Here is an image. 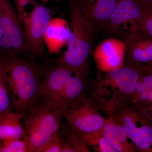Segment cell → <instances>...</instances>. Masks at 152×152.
<instances>
[{"label": "cell", "instance_id": "cell-2", "mask_svg": "<svg viewBox=\"0 0 152 152\" xmlns=\"http://www.w3.org/2000/svg\"><path fill=\"white\" fill-rule=\"evenodd\" d=\"M70 33L66 50L55 61L74 74L86 76L88 62L92 51L98 28L87 15L79 0H72L69 6Z\"/></svg>", "mask_w": 152, "mask_h": 152}, {"label": "cell", "instance_id": "cell-28", "mask_svg": "<svg viewBox=\"0 0 152 152\" xmlns=\"http://www.w3.org/2000/svg\"><path fill=\"white\" fill-rule=\"evenodd\" d=\"M136 1L144 7L152 9V0H136Z\"/></svg>", "mask_w": 152, "mask_h": 152}, {"label": "cell", "instance_id": "cell-29", "mask_svg": "<svg viewBox=\"0 0 152 152\" xmlns=\"http://www.w3.org/2000/svg\"><path fill=\"white\" fill-rule=\"evenodd\" d=\"M148 102L152 103V89L148 90Z\"/></svg>", "mask_w": 152, "mask_h": 152}, {"label": "cell", "instance_id": "cell-12", "mask_svg": "<svg viewBox=\"0 0 152 152\" xmlns=\"http://www.w3.org/2000/svg\"><path fill=\"white\" fill-rule=\"evenodd\" d=\"M128 64L140 69L152 65V38L140 31L132 33L123 39Z\"/></svg>", "mask_w": 152, "mask_h": 152}, {"label": "cell", "instance_id": "cell-30", "mask_svg": "<svg viewBox=\"0 0 152 152\" xmlns=\"http://www.w3.org/2000/svg\"><path fill=\"white\" fill-rule=\"evenodd\" d=\"M42 3H46L49 1V0H39Z\"/></svg>", "mask_w": 152, "mask_h": 152}, {"label": "cell", "instance_id": "cell-19", "mask_svg": "<svg viewBox=\"0 0 152 152\" xmlns=\"http://www.w3.org/2000/svg\"><path fill=\"white\" fill-rule=\"evenodd\" d=\"M14 110L12 99L4 79L0 56V117L6 113Z\"/></svg>", "mask_w": 152, "mask_h": 152}, {"label": "cell", "instance_id": "cell-23", "mask_svg": "<svg viewBox=\"0 0 152 152\" xmlns=\"http://www.w3.org/2000/svg\"><path fill=\"white\" fill-rule=\"evenodd\" d=\"M16 11L18 18L28 15L32 11L29 8H34L38 4L34 0H13Z\"/></svg>", "mask_w": 152, "mask_h": 152}, {"label": "cell", "instance_id": "cell-13", "mask_svg": "<svg viewBox=\"0 0 152 152\" xmlns=\"http://www.w3.org/2000/svg\"><path fill=\"white\" fill-rule=\"evenodd\" d=\"M70 33L69 23L61 18H52L45 35V45L50 55H58L66 45Z\"/></svg>", "mask_w": 152, "mask_h": 152}, {"label": "cell", "instance_id": "cell-7", "mask_svg": "<svg viewBox=\"0 0 152 152\" xmlns=\"http://www.w3.org/2000/svg\"><path fill=\"white\" fill-rule=\"evenodd\" d=\"M53 12V9L38 4L29 14L19 18L24 31L31 61L47 56L44 38Z\"/></svg>", "mask_w": 152, "mask_h": 152}, {"label": "cell", "instance_id": "cell-1", "mask_svg": "<svg viewBox=\"0 0 152 152\" xmlns=\"http://www.w3.org/2000/svg\"><path fill=\"white\" fill-rule=\"evenodd\" d=\"M0 56L14 111L23 116L37 106L45 66L16 55L0 53Z\"/></svg>", "mask_w": 152, "mask_h": 152}, {"label": "cell", "instance_id": "cell-8", "mask_svg": "<svg viewBox=\"0 0 152 152\" xmlns=\"http://www.w3.org/2000/svg\"><path fill=\"white\" fill-rule=\"evenodd\" d=\"M99 108L91 97L84 96L66 111L64 117L69 126L79 134L100 132L107 118L101 115Z\"/></svg>", "mask_w": 152, "mask_h": 152}, {"label": "cell", "instance_id": "cell-16", "mask_svg": "<svg viewBox=\"0 0 152 152\" xmlns=\"http://www.w3.org/2000/svg\"><path fill=\"white\" fill-rule=\"evenodd\" d=\"M23 117L13 110L0 117V141L25 137L26 131L21 123Z\"/></svg>", "mask_w": 152, "mask_h": 152}, {"label": "cell", "instance_id": "cell-22", "mask_svg": "<svg viewBox=\"0 0 152 152\" xmlns=\"http://www.w3.org/2000/svg\"><path fill=\"white\" fill-rule=\"evenodd\" d=\"M138 31L152 38V9L145 7L143 15L139 23Z\"/></svg>", "mask_w": 152, "mask_h": 152}, {"label": "cell", "instance_id": "cell-9", "mask_svg": "<svg viewBox=\"0 0 152 152\" xmlns=\"http://www.w3.org/2000/svg\"><path fill=\"white\" fill-rule=\"evenodd\" d=\"M144 10L136 0L118 1L104 28L123 40L138 31Z\"/></svg>", "mask_w": 152, "mask_h": 152}, {"label": "cell", "instance_id": "cell-24", "mask_svg": "<svg viewBox=\"0 0 152 152\" xmlns=\"http://www.w3.org/2000/svg\"><path fill=\"white\" fill-rule=\"evenodd\" d=\"M61 141L58 134L46 145L42 152H61Z\"/></svg>", "mask_w": 152, "mask_h": 152}, {"label": "cell", "instance_id": "cell-17", "mask_svg": "<svg viewBox=\"0 0 152 152\" xmlns=\"http://www.w3.org/2000/svg\"><path fill=\"white\" fill-rule=\"evenodd\" d=\"M88 148L97 152H117L107 140L103 135L101 131L79 134Z\"/></svg>", "mask_w": 152, "mask_h": 152}, {"label": "cell", "instance_id": "cell-31", "mask_svg": "<svg viewBox=\"0 0 152 152\" xmlns=\"http://www.w3.org/2000/svg\"><path fill=\"white\" fill-rule=\"evenodd\" d=\"M148 69H149L150 71H151L152 72V65L151 66H150L148 67Z\"/></svg>", "mask_w": 152, "mask_h": 152}, {"label": "cell", "instance_id": "cell-20", "mask_svg": "<svg viewBox=\"0 0 152 152\" xmlns=\"http://www.w3.org/2000/svg\"><path fill=\"white\" fill-rule=\"evenodd\" d=\"M0 152H29L28 145L24 139L0 141Z\"/></svg>", "mask_w": 152, "mask_h": 152}, {"label": "cell", "instance_id": "cell-15", "mask_svg": "<svg viewBox=\"0 0 152 152\" xmlns=\"http://www.w3.org/2000/svg\"><path fill=\"white\" fill-rule=\"evenodd\" d=\"M86 76L74 74L60 96L57 108L64 113L83 95Z\"/></svg>", "mask_w": 152, "mask_h": 152}, {"label": "cell", "instance_id": "cell-5", "mask_svg": "<svg viewBox=\"0 0 152 152\" xmlns=\"http://www.w3.org/2000/svg\"><path fill=\"white\" fill-rule=\"evenodd\" d=\"M29 113L23 139L28 142L29 152H42L46 145L58 134L64 113L43 103Z\"/></svg>", "mask_w": 152, "mask_h": 152}, {"label": "cell", "instance_id": "cell-21", "mask_svg": "<svg viewBox=\"0 0 152 152\" xmlns=\"http://www.w3.org/2000/svg\"><path fill=\"white\" fill-rule=\"evenodd\" d=\"M69 127L66 132V137L72 146L75 152H91L78 133L73 130L69 126Z\"/></svg>", "mask_w": 152, "mask_h": 152}, {"label": "cell", "instance_id": "cell-32", "mask_svg": "<svg viewBox=\"0 0 152 152\" xmlns=\"http://www.w3.org/2000/svg\"><path fill=\"white\" fill-rule=\"evenodd\" d=\"M58 1V0H49V1Z\"/></svg>", "mask_w": 152, "mask_h": 152}, {"label": "cell", "instance_id": "cell-18", "mask_svg": "<svg viewBox=\"0 0 152 152\" xmlns=\"http://www.w3.org/2000/svg\"><path fill=\"white\" fill-rule=\"evenodd\" d=\"M101 132L117 152H126L118 134L116 122L113 117L109 116Z\"/></svg>", "mask_w": 152, "mask_h": 152}, {"label": "cell", "instance_id": "cell-3", "mask_svg": "<svg viewBox=\"0 0 152 152\" xmlns=\"http://www.w3.org/2000/svg\"><path fill=\"white\" fill-rule=\"evenodd\" d=\"M142 69L127 64L99 75L91 97L109 113L117 104L135 92Z\"/></svg>", "mask_w": 152, "mask_h": 152}, {"label": "cell", "instance_id": "cell-27", "mask_svg": "<svg viewBox=\"0 0 152 152\" xmlns=\"http://www.w3.org/2000/svg\"><path fill=\"white\" fill-rule=\"evenodd\" d=\"M148 89L147 88L145 85L141 81L139 80V81L137 85V88H136L135 92L133 95V96L139 94L144 92L148 91Z\"/></svg>", "mask_w": 152, "mask_h": 152}, {"label": "cell", "instance_id": "cell-25", "mask_svg": "<svg viewBox=\"0 0 152 152\" xmlns=\"http://www.w3.org/2000/svg\"><path fill=\"white\" fill-rule=\"evenodd\" d=\"M140 80L145 85L148 90L152 89V72L147 68L142 69Z\"/></svg>", "mask_w": 152, "mask_h": 152}, {"label": "cell", "instance_id": "cell-33", "mask_svg": "<svg viewBox=\"0 0 152 152\" xmlns=\"http://www.w3.org/2000/svg\"><path fill=\"white\" fill-rule=\"evenodd\" d=\"M152 104H151V108L152 109V103H151Z\"/></svg>", "mask_w": 152, "mask_h": 152}, {"label": "cell", "instance_id": "cell-10", "mask_svg": "<svg viewBox=\"0 0 152 152\" xmlns=\"http://www.w3.org/2000/svg\"><path fill=\"white\" fill-rule=\"evenodd\" d=\"M73 75L67 68L55 63L54 66H45L39 91L42 103L58 109L57 103L60 96Z\"/></svg>", "mask_w": 152, "mask_h": 152}, {"label": "cell", "instance_id": "cell-14", "mask_svg": "<svg viewBox=\"0 0 152 152\" xmlns=\"http://www.w3.org/2000/svg\"><path fill=\"white\" fill-rule=\"evenodd\" d=\"M98 28L105 27L118 0H79Z\"/></svg>", "mask_w": 152, "mask_h": 152}, {"label": "cell", "instance_id": "cell-6", "mask_svg": "<svg viewBox=\"0 0 152 152\" xmlns=\"http://www.w3.org/2000/svg\"><path fill=\"white\" fill-rule=\"evenodd\" d=\"M0 53L28 56L24 31L10 0H0Z\"/></svg>", "mask_w": 152, "mask_h": 152}, {"label": "cell", "instance_id": "cell-4", "mask_svg": "<svg viewBox=\"0 0 152 152\" xmlns=\"http://www.w3.org/2000/svg\"><path fill=\"white\" fill-rule=\"evenodd\" d=\"M109 115L123 127L141 152H152V122L145 110L133 102L132 96L117 104Z\"/></svg>", "mask_w": 152, "mask_h": 152}, {"label": "cell", "instance_id": "cell-34", "mask_svg": "<svg viewBox=\"0 0 152 152\" xmlns=\"http://www.w3.org/2000/svg\"><path fill=\"white\" fill-rule=\"evenodd\" d=\"M122 1V0H118V1Z\"/></svg>", "mask_w": 152, "mask_h": 152}, {"label": "cell", "instance_id": "cell-26", "mask_svg": "<svg viewBox=\"0 0 152 152\" xmlns=\"http://www.w3.org/2000/svg\"><path fill=\"white\" fill-rule=\"evenodd\" d=\"M61 152H75V151L70 142L67 140L61 141Z\"/></svg>", "mask_w": 152, "mask_h": 152}, {"label": "cell", "instance_id": "cell-11", "mask_svg": "<svg viewBox=\"0 0 152 152\" xmlns=\"http://www.w3.org/2000/svg\"><path fill=\"white\" fill-rule=\"evenodd\" d=\"M126 55L124 41L122 39L111 38L98 45L94 52V59L101 74L124 66Z\"/></svg>", "mask_w": 152, "mask_h": 152}]
</instances>
